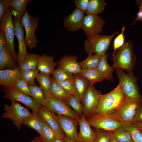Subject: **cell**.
Wrapping results in <instances>:
<instances>
[{
	"mask_svg": "<svg viewBox=\"0 0 142 142\" xmlns=\"http://www.w3.org/2000/svg\"><path fill=\"white\" fill-rule=\"evenodd\" d=\"M44 121L37 112H31L25 119L23 124L28 127L34 129L41 136Z\"/></svg>",
	"mask_w": 142,
	"mask_h": 142,
	"instance_id": "23",
	"label": "cell"
},
{
	"mask_svg": "<svg viewBox=\"0 0 142 142\" xmlns=\"http://www.w3.org/2000/svg\"><path fill=\"white\" fill-rule=\"evenodd\" d=\"M65 142H75L72 140L67 137L66 135L64 138Z\"/></svg>",
	"mask_w": 142,
	"mask_h": 142,
	"instance_id": "54",
	"label": "cell"
},
{
	"mask_svg": "<svg viewBox=\"0 0 142 142\" xmlns=\"http://www.w3.org/2000/svg\"><path fill=\"white\" fill-rule=\"evenodd\" d=\"M77 59L75 55L71 56L65 54L57 63V68L63 69L73 74H79L82 69L77 62Z\"/></svg>",
	"mask_w": 142,
	"mask_h": 142,
	"instance_id": "20",
	"label": "cell"
},
{
	"mask_svg": "<svg viewBox=\"0 0 142 142\" xmlns=\"http://www.w3.org/2000/svg\"><path fill=\"white\" fill-rule=\"evenodd\" d=\"M87 119L91 127L110 132L119 129L122 125V123L110 114H97Z\"/></svg>",
	"mask_w": 142,
	"mask_h": 142,
	"instance_id": "6",
	"label": "cell"
},
{
	"mask_svg": "<svg viewBox=\"0 0 142 142\" xmlns=\"http://www.w3.org/2000/svg\"><path fill=\"white\" fill-rule=\"evenodd\" d=\"M119 129L129 132L134 142H142V133L136 127L133 123H122Z\"/></svg>",
	"mask_w": 142,
	"mask_h": 142,
	"instance_id": "33",
	"label": "cell"
},
{
	"mask_svg": "<svg viewBox=\"0 0 142 142\" xmlns=\"http://www.w3.org/2000/svg\"><path fill=\"white\" fill-rule=\"evenodd\" d=\"M30 142H43L41 136H37L34 137Z\"/></svg>",
	"mask_w": 142,
	"mask_h": 142,
	"instance_id": "50",
	"label": "cell"
},
{
	"mask_svg": "<svg viewBox=\"0 0 142 142\" xmlns=\"http://www.w3.org/2000/svg\"><path fill=\"white\" fill-rule=\"evenodd\" d=\"M53 142H65L64 138H58Z\"/></svg>",
	"mask_w": 142,
	"mask_h": 142,
	"instance_id": "52",
	"label": "cell"
},
{
	"mask_svg": "<svg viewBox=\"0 0 142 142\" xmlns=\"http://www.w3.org/2000/svg\"><path fill=\"white\" fill-rule=\"evenodd\" d=\"M21 23L24 27L26 35L24 38L26 44L30 50L35 48L39 40L35 36V31L39 27V18L30 14L26 11L21 18Z\"/></svg>",
	"mask_w": 142,
	"mask_h": 142,
	"instance_id": "7",
	"label": "cell"
},
{
	"mask_svg": "<svg viewBox=\"0 0 142 142\" xmlns=\"http://www.w3.org/2000/svg\"><path fill=\"white\" fill-rule=\"evenodd\" d=\"M7 44V41L5 34L3 31L0 29V52Z\"/></svg>",
	"mask_w": 142,
	"mask_h": 142,
	"instance_id": "47",
	"label": "cell"
},
{
	"mask_svg": "<svg viewBox=\"0 0 142 142\" xmlns=\"http://www.w3.org/2000/svg\"><path fill=\"white\" fill-rule=\"evenodd\" d=\"M11 0H0V20L3 17L6 11L10 6V2Z\"/></svg>",
	"mask_w": 142,
	"mask_h": 142,
	"instance_id": "44",
	"label": "cell"
},
{
	"mask_svg": "<svg viewBox=\"0 0 142 142\" xmlns=\"http://www.w3.org/2000/svg\"><path fill=\"white\" fill-rule=\"evenodd\" d=\"M43 142H53L59 138L55 132L44 122L43 127L42 134L40 136Z\"/></svg>",
	"mask_w": 142,
	"mask_h": 142,
	"instance_id": "36",
	"label": "cell"
},
{
	"mask_svg": "<svg viewBox=\"0 0 142 142\" xmlns=\"http://www.w3.org/2000/svg\"><path fill=\"white\" fill-rule=\"evenodd\" d=\"M84 12L77 8L63 20L64 27L69 31H78L81 29L85 17Z\"/></svg>",
	"mask_w": 142,
	"mask_h": 142,
	"instance_id": "19",
	"label": "cell"
},
{
	"mask_svg": "<svg viewBox=\"0 0 142 142\" xmlns=\"http://www.w3.org/2000/svg\"><path fill=\"white\" fill-rule=\"evenodd\" d=\"M139 6V9L142 10V0H136Z\"/></svg>",
	"mask_w": 142,
	"mask_h": 142,
	"instance_id": "53",
	"label": "cell"
},
{
	"mask_svg": "<svg viewBox=\"0 0 142 142\" xmlns=\"http://www.w3.org/2000/svg\"><path fill=\"white\" fill-rule=\"evenodd\" d=\"M135 19V21L132 24L138 21H140L142 22V10L139 9V11L137 14V17Z\"/></svg>",
	"mask_w": 142,
	"mask_h": 142,
	"instance_id": "48",
	"label": "cell"
},
{
	"mask_svg": "<svg viewBox=\"0 0 142 142\" xmlns=\"http://www.w3.org/2000/svg\"><path fill=\"white\" fill-rule=\"evenodd\" d=\"M50 76L39 73L36 78L37 81L42 90L45 97L50 95L52 78Z\"/></svg>",
	"mask_w": 142,
	"mask_h": 142,
	"instance_id": "30",
	"label": "cell"
},
{
	"mask_svg": "<svg viewBox=\"0 0 142 142\" xmlns=\"http://www.w3.org/2000/svg\"><path fill=\"white\" fill-rule=\"evenodd\" d=\"M59 124L65 135L76 142L78 133L77 127L79 125L78 119L63 115H57Z\"/></svg>",
	"mask_w": 142,
	"mask_h": 142,
	"instance_id": "16",
	"label": "cell"
},
{
	"mask_svg": "<svg viewBox=\"0 0 142 142\" xmlns=\"http://www.w3.org/2000/svg\"><path fill=\"white\" fill-rule=\"evenodd\" d=\"M106 4L104 0H90L87 14L98 15L104 10Z\"/></svg>",
	"mask_w": 142,
	"mask_h": 142,
	"instance_id": "29",
	"label": "cell"
},
{
	"mask_svg": "<svg viewBox=\"0 0 142 142\" xmlns=\"http://www.w3.org/2000/svg\"><path fill=\"white\" fill-rule=\"evenodd\" d=\"M52 78L56 82L65 80L73 77V74L61 68L55 69L52 74Z\"/></svg>",
	"mask_w": 142,
	"mask_h": 142,
	"instance_id": "38",
	"label": "cell"
},
{
	"mask_svg": "<svg viewBox=\"0 0 142 142\" xmlns=\"http://www.w3.org/2000/svg\"><path fill=\"white\" fill-rule=\"evenodd\" d=\"M119 33L117 31L109 35L95 34L87 36L84 44L85 52L88 55L93 53L100 56L104 55L113 38Z\"/></svg>",
	"mask_w": 142,
	"mask_h": 142,
	"instance_id": "3",
	"label": "cell"
},
{
	"mask_svg": "<svg viewBox=\"0 0 142 142\" xmlns=\"http://www.w3.org/2000/svg\"><path fill=\"white\" fill-rule=\"evenodd\" d=\"M73 78L77 94L81 101L88 87L89 82L87 79L79 74H73Z\"/></svg>",
	"mask_w": 142,
	"mask_h": 142,
	"instance_id": "28",
	"label": "cell"
},
{
	"mask_svg": "<svg viewBox=\"0 0 142 142\" xmlns=\"http://www.w3.org/2000/svg\"><path fill=\"white\" fill-rule=\"evenodd\" d=\"M13 19L14 29V35L17 38L18 43V50L16 55L17 65L19 66L29 54L27 50V46L24 40V32L23 26L21 22V19L18 16L17 13L13 11Z\"/></svg>",
	"mask_w": 142,
	"mask_h": 142,
	"instance_id": "12",
	"label": "cell"
},
{
	"mask_svg": "<svg viewBox=\"0 0 142 142\" xmlns=\"http://www.w3.org/2000/svg\"><path fill=\"white\" fill-rule=\"evenodd\" d=\"M39 71L37 69H29L20 72V78L29 85H36L35 79L39 73Z\"/></svg>",
	"mask_w": 142,
	"mask_h": 142,
	"instance_id": "37",
	"label": "cell"
},
{
	"mask_svg": "<svg viewBox=\"0 0 142 142\" xmlns=\"http://www.w3.org/2000/svg\"><path fill=\"white\" fill-rule=\"evenodd\" d=\"M79 74L87 79L91 85H93L96 82L106 79L96 68L82 69Z\"/></svg>",
	"mask_w": 142,
	"mask_h": 142,
	"instance_id": "27",
	"label": "cell"
},
{
	"mask_svg": "<svg viewBox=\"0 0 142 142\" xmlns=\"http://www.w3.org/2000/svg\"><path fill=\"white\" fill-rule=\"evenodd\" d=\"M111 132L114 136L119 142H134L133 140L123 136L120 133L118 129Z\"/></svg>",
	"mask_w": 142,
	"mask_h": 142,
	"instance_id": "46",
	"label": "cell"
},
{
	"mask_svg": "<svg viewBox=\"0 0 142 142\" xmlns=\"http://www.w3.org/2000/svg\"><path fill=\"white\" fill-rule=\"evenodd\" d=\"M39 55L33 53L29 54L18 67L19 72L29 69H37Z\"/></svg>",
	"mask_w": 142,
	"mask_h": 142,
	"instance_id": "26",
	"label": "cell"
},
{
	"mask_svg": "<svg viewBox=\"0 0 142 142\" xmlns=\"http://www.w3.org/2000/svg\"><path fill=\"white\" fill-rule=\"evenodd\" d=\"M95 129L96 138L94 142H110L111 132L100 129Z\"/></svg>",
	"mask_w": 142,
	"mask_h": 142,
	"instance_id": "40",
	"label": "cell"
},
{
	"mask_svg": "<svg viewBox=\"0 0 142 142\" xmlns=\"http://www.w3.org/2000/svg\"><path fill=\"white\" fill-rule=\"evenodd\" d=\"M139 101L127 98L112 115L122 123H133L137 110Z\"/></svg>",
	"mask_w": 142,
	"mask_h": 142,
	"instance_id": "10",
	"label": "cell"
},
{
	"mask_svg": "<svg viewBox=\"0 0 142 142\" xmlns=\"http://www.w3.org/2000/svg\"><path fill=\"white\" fill-rule=\"evenodd\" d=\"M136 58V56L133 52V43L127 39L116 51L113 57L112 67L114 69H119L128 72L132 71L135 65Z\"/></svg>",
	"mask_w": 142,
	"mask_h": 142,
	"instance_id": "2",
	"label": "cell"
},
{
	"mask_svg": "<svg viewBox=\"0 0 142 142\" xmlns=\"http://www.w3.org/2000/svg\"><path fill=\"white\" fill-rule=\"evenodd\" d=\"M3 89L4 94L2 95L1 97L3 98H7L11 101L21 102L34 112H37L41 107L28 95L14 89Z\"/></svg>",
	"mask_w": 142,
	"mask_h": 142,
	"instance_id": "13",
	"label": "cell"
},
{
	"mask_svg": "<svg viewBox=\"0 0 142 142\" xmlns=\"http://www.w3.org/2000/svg\"><path fill=\"white\" fill-rule=\"evenodd\" d=\"M11 101L10 105L6 103L5 104L4 110L6 111L0 117L2 118L10 119L15 126L20 130L21 125L23 124L25 119L30 115L31 112L18 102L13 100Z\"/></svg>",
	"mask_w": 142,
	"mask_h": 142,
	"instance_id": "5",
	"label": "cell"
},
{
	"mask_svg": "<svg viewBox=\"0 0 142 142\" xmlns=\"http://www.w3.org/2000/svg\"><path fill=\"white\" fill-rule=\"evenodd\" d=\"M14 89L32 97L28 84L21 78L17 81Z\"/></svg>",
	"mask_w": 142,
	"mask_h": 142,
	"instance_id": "42",
	"label": "cell"
},
{
	"mask_svg": "<svg viewBox=\"0 0 142 142\" xmlns=\"http://www.w3.org/2000/svg\"><path fill=\"white\" fill-rule=\"evenodd\" d=\"M125 28L123 26L121 33L118 35L114 40L113 44V51L112 54L113 57L117 50L121 47L124 44L125 41L124 33Z\"/></svg>",
	"mask_w": 142,
	"mask_h": 142,
	"instance_id": "41",
	"label": "cell"
},
{
	"mask_svg": "<svg viewBox=\"0 0 142 142\" xmlns=\"http://www.w3.org/2000/svg\"><path fill=\"white\" fill-rule=\"evenodd\" d=\"M126 98L119 84L116 88L110 92L100 95L97 114H112Z\"/></svg>",
	"mask_w": 142,
	"mask_h": 142,
	"instance_id": "1",
	"label": "cell"
},
{
	"mask_svg": "<svg viewBox=\"0 0 142 142\" xmlns=\"http://www.w3.org/2000/svg\"><path fill=\"white\" fill-rule=\"evenodd\" d=\"M115 73L118 77L119 83L126 97L128 98L142 101L137 83L138 78L134 75L132 71L125 73L124 70L115 69Z\"/></svg>",
	"mask_w": 142,
	"mask_h": 142,
	"instance_id": "4",
	"label": "cell"
},
{
	"mask_svg": "<svg viewBox=\"0 0 142 142\" xmlns=\"http://www.w3.org/2000/svg\"><path fill=\"white\" fill-rule=\"evenodd\" d=\"M136 127L142 133V122H133Z\"/></svg>",
	"mask_w": 142,
	"mask_h": 142,
	"instance_id": "49",
	"label": "cell"
},
{
	"mask_svg": "<svg viewBox=\"0 0 142 142\" xmlns=\"http://www.w3.org/2000/svg\"><path fill=\"white\" fill-rule=\"evenodd\" d=\"M101 92L90 84L81 102L83 107V115L87 119L97 114Z\"/></svg>",
	"mask_w": 142,
	"mask_h": 142,
	"instance_id": "9",
	"label": "cell"
},
{
	"mask_svg": "<svg viewBox=\"0 0 142 142\" xmlns=\"http://www.w3.org/2000/svg\"><path fill=\"white\" fill-rule=\"evenodd\" d=\"M110 142H119L113 135L112 132H111Z\"/></svg>",
	"mask_w": 142,
	"mask_h": 142,
	"instance_id": "51",
	"label": "cell"
},
{
	"mask_svg": "<svg viewBox=\"0 0 142 142\" xmlns=\"http://www.w3.org/2000/svg\"><path fill=\"white\" fill-rule=\"evenodd\" d=\"M108 55L109 54L105 53L101 57L96 69L106 79L112 82L113 78V73L114 69L108 63L107 59Z\"/></svg>",
	"mask_w": 142,
	"mask_h": 142,
	"instance_id": "24",
	"label": "cell"
},
{
	"mask_svg": "<svg viewBox=\"0 0 142 142\" xmlns=\"http://www.w3.org/2000/svg\"><path fill=\"white\" fill-rule=\"evenodd\" d=\"M90 0H74V2L77 8L85 13L88 9Z\"/></svg>",
	"mask_w": 142,
	"mask_h": 142,
	"instance_id": "43",
	"label": "cell"
},
{
	"mask_svg": "<svg viewBox=\"0 0 142 142\" xmlns=\"http://www.w3.org/2000/svg\"><path fill=\"white\" fill-rule=\"evenodd\" d=\"M43 106L58 115L65 116L76 119H78L81 117L66 103L55 98L50 95L45 97Z\"/></svg>",
	"mask_w": 142,
	"mask_h": 142,
	"instance_id": "11",
	"label": "cell"
},
{
	"mask_svg": "<svg viewBox=\"0 0 142 142\" xmlns=\"http://www.w3.org/2000/svg\"><path fill=\"white\" fill-rule=\"evenodd\" d=\"M101 57L95 54L88 55L86 59L78 63L82 69H96Z\"/></svg>",
	"mask_w": 142,
	"mask_h": 142,
	"instance_id": "32",
	"label": "cell"
},
{
	"mask_svg": "<svg viewBox=\"0 0 142 142\" xmlns=\"http://www.w3.org/2000/svg\"><path fill=\"white\" fill-rule=\"evenodd\" d=\"M30 0H12L10 6L12 7L14 11L17 13L18 16L21 19L26 11L27 4Z\"/></svg>",
	"mask_w": 142,
	"mask_h": 142,
	"instance_id": "35",
	"label": "cell"
},
{
	"mask_svg": "<svg viewBox=\"0 0 142 142\" xmlns=\"http://www.w3.org/2000/svg\"><path fill=\"white\" fill-rule=\"evenodd\" d=\"M20 78L18 67L14 69L0 70V85L3 88L14 89L16 83Z\"/></svg>",
	"mask_w": 142,
	"mask_h": 142,
	"instance_id": "17",
	"label": "cell"
},
{
	"mask_svg": "<svg viewBox=\"0 0 142 142\" xmlns=\"http://www.w3.org/2000/svg\"><path fill=\"white\" fill-rule=\"evenodd\" d=\"M142 122V101H139L136 112L133 122Z\"/></svg>",
	"mask_w": 142,
	"mask_h": 142,
	"instance_id": "45",
	"label": "cell"
},
{
	"mask_svg": "<svg viewBox=\"0 0 142 142\" xmlns=\"http://www.w3.org/2000/svg\"><path fill=\"white\" fill-rule=\"evenodd\" d=\"M56 82L59 86L70 94H77L73 77L64 81Z\"/></svg>",
	"mask_w": 142,
	"mask_h": 142,
	"instance_id": "39",
	"label": "cell"
},
{
	"mask_svg": "<svg viewBox=\"0 0 142 142\" xmlns=\"http://www.w3.org/2000/svg\"><path fill=\"white\" fill-rule=\"evenodd\" d=\"M106 22L98 15L87 14L84 17L81 29L87 36L100 33Z\"/></svg>",
	"mask_w": 142,
	"mask_h": 142,
	"instance_id": "14",
	"label": "cell"
},
{
	"mask_svg": "<svg viewBox=\"0 0 142 142\" xmlns=\"http://www.w3.org/2000/svg\"><path fill=\"white\" fill-rule=\"evenodd\" d=\"M81 101L77 94H71L66 102L68 105L71 106L74 111L81 117L83 115V107Z\"/></svg>",
	"mask_w": 142,
	"mask_h": 142,
	"instance_id": "34",
	"label": "cell"
},
{
	"mask_svg": "<svg viewBox=\"0 0 142 142\" xmlns=\"http://www.w3.org/2000/svg\"><path fill=\"white\" fill-rule=\"evenodd\" d=\"M37 113L55 132L59 138H64L65 135L59 124L57 115L44 106L41 107Z\"/></svg>",
	"mask_w": 142,
	"mask_h": 142,
	"instance_id": "15",
	"label": "cell"
},
{
	"mask_svg": "<svg viewBox=\"0 0 142 142\" xmlns=\"http://www.w3.org/2000/svg\"><path fill=\"white\" fill-rule=\"evenodd\" d=\"M13 8L10 6L4 15L0 20V29L3 32L12 56L15 62H17L14 45V29L13 22Z\"/></svg>",
	"mask_w": 142,
	"mask_h": 142,
	"instance_id": "8",
	"label": "cell"
},
{
	"mask_svg": "<svg viewBox=\"0 0 142 142\" xmlns=\"http://www.w3.org/2000/svg\"><path fill=\"white\" fill-rule=\"evenodd\" d=\"M79 131L76 142H94L96 133L83 115L78 119Z\"/></svg>",
	"mask_w": 142,
	"mask_h": 142,
	"instance_id": "18",
	"label": "cell"
},
{
	"mask_svg": "<svg viewBox=\"0 0 142 142\" xmlns=\"http://www.w3.org/2000/svg\"><path fill=\"white\" fill-rule=\"evenodd\" d=\"M17 67L7 44L0 52V70L14 69Z\"/></svg>",
	"mask_w": 142,
	"mask_h": 142,
	"instance_id": "22",
	"label": "cell"
},
{
	"mask_svg": "<svg viewBox=\"0 0 142 142\" xmlns=\"http://www.w3.org/2000/svg\"><path fill=\"white\" fill-rule=\"evenodd\" d=\"M50 94L55 98L65 103L71 94L59 86L52 78Z\"/></svg>",
	"mask_w": 142,
	"mask_h": 142,
	"instance_id": "25",
	"label": "cell"
},
{
	"mask_svg": "<svg viewBox=\"0 0 142 142\" xmlns=\"http://www.w3.org/2000/svg\"><path fill=\"white\" fill-rule=\"evenodd\" d=\"M57 64L54 62L53 56L44 54L42 55H39L37 69L40 73L50 75Z\"/></svg>",
	"mask_w": 142,
	"mask_h": 142,
	"instance_id": "21",
	"label": "cell"
},
{
	"mask_svg": "<svg viewBox=\"0 0 142 142\" xmlns=\"http://www.w3.org/2000/svg\"><path fill=\"white\" fill-rule=\"evenodd\" d=\"M29 86L34 101L37 105L42 107L45 99V97L42 90L36 84L34 85H29Z\"/></svg>",
	"mask_w": 142,
	"mask_h": 142,
	"instance_id": "31",
	"label": "cell"
}]
</instances>
